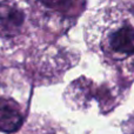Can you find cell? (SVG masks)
Masks as SVG:
<instances>
[{
	"mask_svg": "<svg viewBox=\"0 0 134 134\" xmlns=\"http://www.w3.org/2000/svg\"><path fill=\"white\" fill-rule=\"evenodd\" d=\"M87 47L101 63L134 78V13L119 2H105L85 28Z\"/></svg>",
	"mask_w": 134,
	"mask_h": 134,
	"instance_id": "cell-1",
	"label": "cell"
},
{
	"mask_svg": "<svg viewBox=\"0 0 134 134\" xmlns=\"http://www.w3.org/2000/svg\"><path fill=\"white\" fill-rule=\"evenodd\" d=\"M27 12L19 0H0V45H9L23 35Z\"/></svg>",
	"mask_w": 134,
	"mask_h": 134,
	"instance_id": "cell-2",
	"label": "cell"
},
{
	"mask_svg": "<svg viewBox=\"0 0 134 134\" xmlns=\"http://www.w3.org/2000/svg\"><path fill=\"white\" fill-rule=\"evenodd\" d=\"M24 115L14 100L0 97V132L14 133L21 127Z\"/></svg>",
	"mask_w": 134,
	"mask_h": 134,
	"instance_id": "cell-3",
	"label": "cell"
},
{
	"mask_svg": "<svg viewBox=\"0 0 134 134\" xmlns=\"http://www.w3.org/2000/svg\"><path fill=\"white\" fill-rule=\"evenodd\" d=\"M73 0H38L40 5L44 6V8H47L49 12H58L63 13L67 11V7Z\"/></svg>",
	"mask_w": 134,
	"mask_h": 134,
	"instance_id": "cell-4",
	"label": "cell"
}]
</instances>
